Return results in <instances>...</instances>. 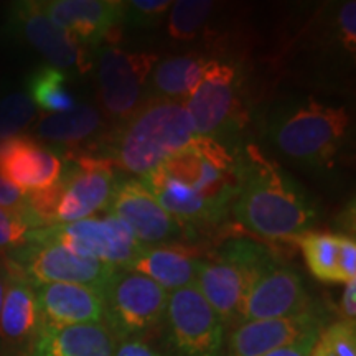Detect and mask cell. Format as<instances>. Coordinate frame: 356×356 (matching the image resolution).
<instances>
[{"mask_svg":"<svg viewBox=\"0 0 356 356\" xmlns=\"http://www.w3.org/2000/svg\"><path fill=\"white\" fill-rule=\"evenodd\" d=\"M118 338L104 323L40 325L30 356H114Z\"/></svg>","mask_w":356,"mask_h":356,"instance_id":"19","label":"cell"},{"mask_svg":"<svg viewBox=\"0 0 356 356\" xmlns=\"http://www.w3.org/2000/svg\"><path fill=\"white\" fill-rule=\"evenodd\" d=\"M37 293L40 325L104 323L102 291L78 284H42Z\"/></svg>","mask_w":356,"mask_h":356,"instance_id":"18","label":"cell"},{"mask_svg":"<svg viewBox=\"0 0 356 356\" xmlns=\"http://www.w3.org/2000/svg\"><path fill=\"white\" fill-rule=\"evenodd\" d=\"M165 320L168 341L178 356L222 355L226 325L195 284L170 292Z\"/></svg>","mask_w":356,"mask_h":356,"instance_id":"11","label":"cell"},{"mask_svg":"<svg viewBox=\"0 0 356 356\" xmlns=\"http://www.w3.org/2000/svg\"><path fill=\"white\" fill-rule=\"evenodd\" d=\"M239 165L241 181L231 204L236 221L267 239L297 241L309 231L317 211L305 190L282 167L254 145L246 147Z\"/></svg>","mask_w":356,"mask_h":356,"instance_id":"2","label":"cell"},{"mask_svg":"<svg viewBox=\"0 0 356 356\" xmlns=\"http://www.w3.org/2000/svg\"><path fill=\"white\" fill-rule=\"evenodd\" d=\"M310 273L327 284H343L340 273V234L307 231L299 238Z\"/></svg>","mask_w":356,"mask_h":356,"instance_id":"24","label":"cell"},{"mask_svg":"<svg viewBox=\"0 0 356 356\" xmlns=\"http://www.w3.org/2000/svg\"><path fill=\"white\" fill-rule=\"evenodd\" d=\"M310 356H330V353H328V350L325 348L323 341L320 340V338H317V341H315L314 348H312V351H310Z\"/></svg>","mask_w":356,"mask_h":356,"instance_id":"38","label":"cell"},{"mask_svg":"<svg viewBox=\"0 0 356 356\" xmlns=\"http://www.w3.org/2000/svg\"><path fill=\"white\" fill-rule=\"evenodd\" d=\"M140 181L180 225H208L229 211L239 190L241 165L228 145L195 137Z\"/></svg>","mask_w":356,"mask_h":356,"instance_id":"1","label":"cell"},{"mask_svg":"<svg viewBox=\"0 0 356 356\" xmlns=\"http://www.w3.org/2000/svg\"><path fill=\"white\" fill-rule=\"evenodd\" d=\"M114 356H163L154 350L152 346L147 345L145 341L139 340V338H127V340L119 341L115 346Z\"/></svg>","mask_w":356,"mask_h":356,"instance_id":"34","label":"cell"},{"mask_svg":"<svg viewBox=\"0 0 356 356\" xmlns=\"http://www.w3.org/2000/svg\"><path fill=\"white\" fill-rule=\"evenodd\" d=\"M157 65V56L145 51H131L118 44L97 48V81L101 102L109 118L124 121L147 99V86Z\"/></svg>","mask_w":356,"mask_h":356,"instance_id":"9","label":"cell"},{"mask_svg":"<svg viewBox=\"0 0 356 356\" xmlns=\"http://www.w3.org/2000/svg\"><path fill=\"white\" fill-rule=\"evenodd\" d=\"M318 338L323 341L330 356H356L355 322L340 320L332 323L330 327L323 328Z\"/></svg>","mask_w":356,"mask_h":356,"instance_id":"30","label":"cell"},{"mask_svg":"<svg viewBox=\"0 0 356 356\" xmlns=\"http://www.w3.org/2000/svg\"><path fill=\"white\" fill-rule=\"evenodd\" d=\"M168 0H131L124 2V22L136 29H154L162 24L165 13L170 10Z\"/></svg>","mask_w":356,"mask_h":356,"instance_id":"29","label":"cell"},{"mask_svg":"<svg viewBox=\"0 0 356 356\" xmlns=\"http://www.w3.org/2000/svg\"><path fill=\"white\" fill-rule=\"evenodd\" d=\"M40 7L83 48H97L124 22L121 0H48Z\"/></svg>","mask_w":356,"mask_h":356,"instance_id":"17","label":"cell"},{"mask_svg":"<svg viewBox=\"0 0 356 356\" xmlns=\"http://www.w3.org/2000/svg\"><path fill=\"white\" fill-rule=\"evenodd\" d=\"M307 312H312L310 297L302 277L291 267L280 266L273 259L262 267L248 287L238 323L293 317Z\"/></svg>","mask_w":356,"mask_h":356,"instance_id":"12","label":"cell"},{"mask_svg":"<svg viewBox=\"0 0 356 356\" xmlns=\"http://www.w3.org/2000/svg\"><path fill=\"white\" fill-rule=\"evenodd\" d=\"M338 38L343 43L345 50L355 53L356 47V3L353 0L345 2L338 12Z\"/></svg>","mask_w":356,"mask_h":356,"instance_id":"31","label":"cell"},{"mask_svg":"<svg viewBox=\"0 0 356 356\" xmlns=\"http://www.w3.org/2000/svg\"><path fill=\"white\" fill-rule=\"evenodd\" d=\"M322 320L314 310L284 318L238 323L226 338V356H266L309 337H318Z\"/></svg>","mask_w":356,"mask_h":356,"instance_id":"16","label":"cell"},{"mask_svg":"<svg viewBox=\"0 0 356 356\" xmlns=\"http://www.w3.org/2000/svg\"><path fill=\"white\" fill-rule=\"evenodd\" d=\"M106 210L119 218L144 246H160L181 233L180 222L160 207L154 195L137 178L118 181Z\"/></svg>","mask_w":356,"mask_h":356,"instance_id":"14","label":"cell"},{"mask_svg":"<svg viewBox=\"0 0 356 356\" xmlns=\"http://www.w3.org/2000/svg\"><path fill=\"white\" fill-rule=\"evenodd\" d=\"M66 83H68V78H66L65 71L53 68L50 65L42 66L32 73L26 83L29 97L37 108L47 111V113H68L76 108V101L70 95Z\"/></svg>","mask_w":356,"mask_h":356,"instance_id":"25","label":"cell"},{"mask_svg":"<svg viewBox=\"0 0 356 356\" xmlns=\"http://www.w3.org/2000/svg\"><path fill=\"white\" fill-rule=\"evenodd\" d=\"M37 118V106L25 92H12L0 99V140L19 136Z\"/></svg>","mask_w":356,"mask_h":356,"instance_id":"27","label":"cell"},{"mask_svg":"<svg viewBox=\"0 0 356 356\" xmlns=\"http://www.w3.org/2000/svg\"><path fill=\"white\" fill-rule=\"evenodd\" d=\"M118 181L114 167L96 154L71 155L55 185L26 195V208L40 228L84 220L108 208Z\"/></svg>","mask_w":356,"mask_h":356,"instance_id":"5","label":"cell"},{"mask_svg":"<svg viewBox=\"0 0 356 356\" xmlns=\"http://www.w3.org/2000/svg\"><path fill=\"white\" fill-rule=\"evenodd\" d=\"M172 6L167 25L168 33L172 38L188 42L200 33L215 3L208 0H178Z\"/></svg>","mask_w":356,"mask_h":356,"instance_id":"26","label":"cell"},{"mask_svg":"<svg viewBox=\"0 0 356 356\" xmlns=\"http://www.w3.org/2000/svg\"><path fill=\"white\" fill-rule=\"evenodd\" d=\"M7 261L33 286L78 284L102 291L118 267L83 257L55 243H26L12 249Z\"/></svg>","mask_w":356,"mask_h":356,"instance_id":"10","label":"cell"},{"mask_svg":"<svg viewBox=\"0 0 356 356\" xmlns=\"http://www.w3.org/2000/svg\"><path fill=\"white\" fill-rule=\"evenodd\" d=\"M38 228V221L29 210L0 208V249H17L24 246L30 231Z\"/></svg>","mask_w":356,"mask_h":356,"instance_id":"28","label":"cell"},{"mask_svg":"<svg viewBox=\"0 0 356 356\" xmlns=\"http://www.w3.org/2000/svg\"><path fill=\"white\" fill-rule=\"evenodd\" d=\"M26 243L60 244L74 254L91 257L111 267H129L144 248L132 231L111 213L33 229Z\"/></svg>","mask_w":356,"mask_h":356,"instance_id":"6","label":"cell"},{"mask_svg":"<svg viewBox=\"0 0 356 356\" xmlns=\"http://www.w3.org/2000/svg\"><path fill=\"white\" fill-rule=\"evenodd\" d=\"M350 131V114L314 97L284 99L269 109L264 136L292 162L307 168H325L335 160Z\"/></svg>","mask_w":356,"mask_h":356,"instance_id":"4","label":"cell"},{"mask_svg":"<svg viewBox=\"0 0 356 356\" xmlns=\"http://www.w3.org/2000/svg\"><path fill=\"white\" fill-rule=\"evenodd\" d=\"M341 317L346 322H355L356 317V280L345 284V291L341 293L340 302Z\"/></svg>","mask_w":356,"mask_h":356,"instance_id":"35","label":"cell"},{"mask_svg":"<svg viewBox=\"0 0 356 356\" xmlns=\"http://www.w3.org/2000/svg\"><path fill=\"white\" fill-rule=\"evenodd\" d=\"M8 32L25 40L50 66L84 73L91 68L86 50L61 30L40 7V2L24 0L12 3L8 13Z\"/></svg>","mask_w":356,"mask_h":356,"instance_id":"13","label":"cell"},{"mask_svg":"<svg viewBox=\"0 0 356 356\" xmlns=\"http://www.w3.org/2000/svg\"><path fill=\"white\" fill-rule=\"evenodd\" d=\"M340 273L343 284L356 280V244L345 234H340Z\"/></svg>","mask_w":356,"mask_h":356,"instance_id":"32","label":"cell"},{"mask_svg":"<svg viewBox=\"0 0 356 356\" xmlns=\"http://www.w3.org/2000/svg\"><path fill=\"white\" fill-rule=\"evenodd\" d=\"M102 127V115L92 106L76 104V108L61 114L44 115L37 126V136L43 140L74 144L83 142Z\"/></svg>","mask_w":356,"mask_h":356,"instance_id":"23","label":"cell"},{"mask_svg":"<svg viewBox=\"0 0 356 356\" xmlns=\"http://www.w3.org/2000/svg\"><path fill=\"white\" fill-rule=\"evenodd\" d=\"M8 280L2 309H0V337L12 343L33 338L40 327V312L35 287L6 259Z\"/></svg>","mask_w":356,"mask_h":356,"instance_id":"21","label":"cell"},{"mask_svg":"<svg viewBox=\"0 0 356 356\" xmlns=\"http://www.w3.org/2000/svg\"><path fill=\"white\" fill-rule=\"evenodd\" d=\"M318 337H309L305 340L297 341L291 346H286V348L275 350L273 353L266 355V356H310V351L314 348L315 341H317Z\"/></svg>","mask_w":356,"mask_h":356,"instance_id":"36","label":"cell"},{"mask_svg":"<svg viewBox=\"0 0 356 356\" xmlns=\"http://www.w3.org/2000/svg\"><path fill=\"white\" fill-rule=\"evenodd\" d=\"M197 137L225 144L243 118L239 71L228 61L207 60L202 78L184 101ZM226 145V144H225Z\"/></svg>","mask_w":356,"mask_h":356,"instance_id":"7","label":"cell"},{"mask_svg":"<svg viewBox=\"0 0 356 356\" xmlns=\"http://www.w3.org/2000/svg\"><path fill=\"white\" fill-rule=\"evenodd\" d=\"M203 259L193 249L177 244L144 246L140 254L126 269L145 275L170 293L193 286Z\"/></svg>","mask_w":356,"mask_h":356,"instance_id":"20","label":"cell"},{"mask_svg":"<svg viewBox=\"0 0 356 356\" xmlns=\"http://www.w3.org/2000/svg\"><path fill=\"white\" fill-rule=\"evenodd\" d=\"M63 165L55 150L29 136L19 134L0 140V178L25 195L55 185Z\"/></svg>","mask_w":356,"mask_h":356,"instance_id":"15","label":"cell"},{"mask_svg":"<svg viewBox=\"0 0 356 356\" xmlns=\"http://www.w3.org/2000/svg\"><path fill=\"white\" fill-rule=\"evenodd\" d=\"M7 280H8V270H7L6 261H3V262H0V309H2L3 296H6Z\"/></svg>","mask_w":356,"mask_h":356,"instance_id":"37","label":"cell"},{"mask_svg":"<svg viewBox=\"0 0 356 356\" xmlns=\"http://www.w3.org/2000/svg\"><path fill=\"white\" fill-rule=\"evenodd\" d=\"M195 137L184 102L147 97L104 140L97 157L124 172L144 177Z\"/></svg>","mask_w":356,"mask_h":356,"instance_id":"3","label":"cell"},{"mask_svg":"<svg viewBox=\"0 0 356 356\" xmlns=\"http://www.w3.org/2000/svg\"><path fill=\"white\" fill-rule=\"evenodd\" d=\"M0 208L8 210H29L26 208V195L17 186L0 178Z\"/></svg>","mask_w":356,"mask_h":356,"instance_id":"33","label":"cell"},{"mask_svg":"<svg viewBox=\"0 0 356 356\" xmlns=\"http://www.w3.org/2000/svg\"><path fill=\"white\" fill-rule=\"evenodd\" d=\"M168 293L154 280L118 267L102 287L104 325L115 338H136L165 318Z\"/></svg>","mask_w":356,"mask_h":356,"instance_id":"8","label":"cell"},{"mask_svg":"<svg viewBox=\"0 0 356 356\" xmlns=\"http://www.w3.org/2000/svg\"><path fill=\"white\" fill-rule=\"evenodd\" d=\"M207 60L195 55L172 56L157 61L147 86V97L184 102L202 78Z\"/></svg>","mask_w":356,"mask_h":356,"instance_id":"22","label":"cell"}]
</instances>
